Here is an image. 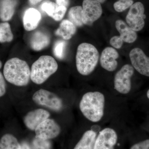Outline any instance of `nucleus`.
I'll list each match as a JSON object with an SVG mask.
<instances>
[{"label":"nucleus","instance_id":"1","mask_svg":"<svg viewBox=\"0 0 149 149\" xmlns=\"http://www.w3.org/2000/svg\"><path fill=\"white\" fill-rule=\"evenodd\" d=\"M107 102L104 93L100 91H89L81 97L79 108L87 120L97 124L101 122L105 116Z\"/></svg>","mask_w":149,"mask_h":149},{"label":"nucleus","instance_id":"23","mask_svg":"<svg viewBox=\"0 0 149 149\" xmlns=\"http://www.w3.org/2000/svg\"><path fill=\"white\" fill-rule=\"evenodd\" d=\"M13 38L10 24L6 22L0 23V42H9L12 41Z\"/></svg>","mask_w":149,"mask_h":149},{"label":"nucleus","instance_id":"3","mask_svg":"<svg viewBox=\"0 0 149 149\" xmlns=\"http://www.w3.org/2000/svg\"><path fill=\"white\" fill-rule=\"evenodd\" d=\"M99 59L98 51L92 44L83 43L78 46L75 60L77 71L81 75L91 74L95 69Z\"/></svg>","mask_w":149,"mask_h":149},{"label":"nucleus","instance_id":"16","mask_svg":"<svg viewBox=\"0 0 149 149\" xmlns=\"http://www.w3.org/2000/svg\"><path fill=\"white\" fill-rule=\"evenodd\" d=\"M115 27L123 42L132 43L137 40V34L136 31L129 27L125 22L121 19L116 20Z\"/></svg>","mask_w":149,"mask_h":149},{"label":"nucleus","instance_id":"30","mask_svg":"<svg viewBox=\"0 0 149 149\" xmlns=\"http://www.w3.org/2000/svg\"><path fill=\"white\" fill-rule=\"evenodd\" d=\"M56 3L60 6H63L67 8L69 5V0H56Z\"/></svg>","mask_w":149,"mask_h":149},{"label":"nucleus","instance_id":"13","mask_svg":"<svg viewBox=\"0 0 149 149\" xmlns=\"http://www.w3.org/2000/svg\"><path fill=\"white\" fill-rule=\"evenodd\" d=\"M119 57V54L115 49L111 47H107L102 52L100 63L102 67L104 69L113 72L118 67L116 59Z\"/></svg>","mask_w":149,"mask_h":149},{"label":"nucleus","instance_id":"17","mask_svg":"<svg viewBox=\"0 0 149 149\" xmlns=\"http://www.w3.org/2000/svg\"><path fill=\"white\" fill-rule=\"evenodd\" d=\"M50 42L49 36L45 32L38 30L32 35L30 40V46L34 51H40L48 47Z\"/></svg>","mask_w":149,"mask_h":149},{"label":"nucleus","instance_id":"19","mask_svg":"<svg viewBox=\"0 0 149 149\" xmlns=\"http://www.w3.org/2000/svg\"><path fill=\"white\" fill-rule=\"evenodd\" d=\"M76 32V26L68 19H64L60 24L55 34L61 37L64 40H68L72 38Z\"/></svg>","mask_w":149,"mask_h":149},{"label":"nucleus","instance_id":"18","mask_svg":"<svg viewBox=\"0 0 149 149\" xmlns=\"http://www.w3.org/2000/svg\"><path fill=\"white\" fill-rule=\"evenodd\" d=\"M97 132L93 129L86 130L73 149H93L97 137Z\"/></svg>","mask_w":149,"mask_h":149},{"label":"nucleus","instance_id":"27","mask_svg":"<svg viewBox=\"0 0 149 149\" xmlns=\"http://www.w3.org/2000/svg\"><path fill=\"white\" fill-rule=\"evenodd\" d=\"M123 41L119 36H114L110 40V44L113 47L119 49L122 47Z\"/></svg>","mask_w":149,"mask_h":149},{"label":"nucleus","instance_id":"11","mask_svg":"<svg viewBox=\"0 0 149 149\" xmlns=\"http://www.w3.org/2000/svg\"><path fill=\"white\" fill-rule=\"evenodd\" d=\"M129 57L134 69L142 75L149 77V57L140 48H134L130 51Z\"/></svg>","mask_w":149,"mask_h":149},{"label":"nucleus","instance_id":"5","mask_svg":"<svg viewBox=\"0 0 149 149\" xmlns=\"http://www.w3.org/2000/svg\"><path fill=\"white\" fill-rule=\"evenodd\" d=\"M134 73V68L131 65H124L116 74L113 81L114 90L118 94L126 95L132 88L131 78Z\"/></svg>","mask_w":149,"mask_h":149},{"label":"nucleus","instance_id":"26","mask_svg":"<svg viewBox=\"0 0 149 149\" xmlns=\"http://www.w3.org/2000/svg\"><path fill=\"white\" fill-rule=\"evenodd\" d=\"M33 149H50L51 143L49 140L36 138L32 142Z\"/></svg>","mask_w":149,"mask_h":149},{"label":"nucleus","instance_id":"24","mask_svg":"<svg viewBox=\"0 0 149 149\" xmlns=\"http://www.w3.org/2000/svg\"><path fill=\"white\" fill-rule=\"evenodd\" d=\"M66 46V42L63 40H58L56 42L54 47L53 52L56 57L60 59L63 58Z\"/></svg>","mask_w":149,"mask_h":149},{"label":"nucleus","instance_id":"12","mask_svg":"<svg viewBox=\"0 0 149 149\" xmlns=\"http://www.w3.org/2000/svg\"><path fill=\"white\" fill-rule=\"evenodd\" d=\"M50 114L46 110L37 109L29 112L24 118V125L29 130H35L40 123L49 118Z\"/></svg>","mask_w":149,"mask_h":149},{"label":"nucleus","instance_id":"9","mask_svg":"<svg viewBox=\"0 0 149 149\" xmlns=\"http://www.w3.org/2000/svg\"><path fill=\"white\" fill-rule=\"evenodd\" d=\"M82 9L83 24L86 25H92L102 14L101 5L97 1L84 0Z\"/></svg>","mask_w":149,"mask_h":149},{"label":"nucleus","instance_id":"14","mask_svg":"<svg viewBox=\"0 0 149 149\" xmlns=\"http://www.w3.org/2000/svg\"><path fill=\"white\" fill-rule=\"evenodd\" d=\"M41 8L48 16L57 21H60L63 18L67 11L65 7L58 6L56 3L49 0L42 3Z\"/></svg>","mask_w":149,"mask_h":149},{"label":"nucleus","instance_id":"2","mask_svg":"<svg viewBox=\"0 0 149 149\" xmlns=\"http://www.w3.org/2000/svg\"><path fill=\"white\" fill-rule=\"evenodd\" d=\"M30 74L27 63L17 58L9 60L4 66V77L8 82L15 86L22 87L28 85Z\"/></svg>","mask_w":149,"mask_h":149},{"label":"nucleus","instance_id":"28","mask_svg":"<svg viewBox=\"0 0 149 149\" xmlns=\"http://www.w3.org/2000/svg\"><path fill=\"white\" fill-rule=\"evenodd\" d=\"M130 149H149V139L134 144Z\"/></svg>","mask_w":149,"mask_h":149},{"label":"nucleus","instance_id":"31","mask_svg":"<svg viewBox=\"0 0 149 149\" xmlns=\"http://www.w3.org/2000/svg\"><path fill=\"white\" fill-rule=\"evenodd\" d=\"M20 149H32L27 143H23L21 144Z\"/></svg>","mask_w":149,"mask_h":149},{"label":"nucleus","instance_id":"4","mask_svg":"<svg viewBox=\"0 0 149 149\" xmlns=\"http://www.w3.org/2000/svg\"><path fill=\"white\" fill-rule=\"evenodd\" d=\"M58 68V65L54 58L41 56L32 65L30 79L35 84L41 85L56 72Z\"/></svg>","mask_w":149,"mask_h":149},{"label":"nucleus","instance_id":"33","mask_svg":"<svg viewBox=\"0 0 149 149\" xmlns=\"http://www.w3.org/2000/svg\"><path fill=\"white\" fill-rule=\"evenodd\" d=\"M93 1H97L99 2L100 3H104L106 0H93Z\"/></svg>","mask_w":149,"mask_h":149},{"label":"nucleus","instance_id":"29","mask_svg":"<svg viewBox=\"0 0 149 149\" xmlns=\"http://www.w3.org/2000/svg\"><path fill=\"white\" fill-rule=\"evenodd\" d=\"M6 84L4 77L0 72V97L4 95L6 93Z\"/></svg>","mask_w":149,"mask_h":149},{"label":"nucleus","instance_id":"15","mask_svg":"<svg viewBox=\"0 0 149 149\" xmlns=\"http://www.w3.org/2000/svg\"><path fill=\"white\" fill-rule=\"evenodd\" d=\"M41 18L42 15L39 10L33 8L27 9L24 12L22 18L24 29L31 31L36 29Z\"/></svg>","mask_w":149,"mask_h":149},{"label":"nucleus","instance_id":"34","mask_svg":"<svg viewBox=\"0 0 149 149\" xmlns=\"http://www.w3.org/2000/svg\"><path fill=\"white\" fill-rule=\"evenodd\" d=\"M147 97L149 100V89L147 92Z\"/></svg>","mask_w":149,"mask_h":149},{"label":"nucleus","instance_id":"25","mask_svg":"<svg viewBox=\"0 0 149 149\" xmlns=\"http://www.w3.org/2000/svg\"><path fill=\"white\" fill-rule=\"evenodd\" d=\"M133 4V0H118L114 3L113 8L118 12H122L130 7Z\"/></svg>","mask_w":149,"mask_h":149},{"label":"nucleus","instance_id":"8","mask_svg":"<svg viewBox=\"0 0 149 149\" xmlns=\"http://www.w3.org/2000/svg\"><path fill=\"white\" fill-rule=\"evenodd\" d=\"M118 141L116 130L111 126L105 127L97 135L93 149H115Z\"/></svg>","mask_w":149,"mask_h":149},{"label":"nucleus","instance_id":"22","mask_svg":"<svg viewBox=\"0 0 149 149\" xmlns=\"http://www.w3.org/2000/svg\"><path fill=\"white\" fill-rule=\"evenodd\" d=\"M68 17L71 22L76 27L83 26V9L81 6H75L70 9Z\"/></svg>","mask_w":149,"mask_h":149},{"label":"nucleus","instance_id":"32","mask_svg":"<svg viewBox=\"0 0 149 149\" xmlns=\"http://www.w3.org/2000/svg\"><path fill=\"white\" fill-rule=\"evenodd\" d=\"M42 1V0H29V1L30 4L32 5H35L38 3Z\"/></svg>","mask_w":149,"mask_h":149},{"label":"nucleus","instance_id":"10","mask_svg":"<svg viewBox=\"0 0 149 149\" xmlns=\"http://www.w3.org/2000/svg\"><path fill=\"white\" fill-rule=\"evenodd\" d=\"M35 131L36 138L49 140L54 139L59 135L61 128L54 119L49 118L40 123Z\"/></svg>","mask_w":149,"mask_h":149},{"label":"nucleus","instance_id":"20","mask_svg":"<svg viewBox=\"0 0 149 149\" xmlns=\"http://www.w3.org/2000/svg\"><path fill=\"white\" fill-rule=\"evenodd\" d=\"M17 0H2L0 4V18L3 21L10 20L13 16Z\"/></svg>","mask_w":149,"mask_h":149},{"label":"nucleus","instance_id":"7","mask_svg":"<svg viewBox=\"0 0 149 149\" xmlns=\"http://www.w3.org/2000/svg\"><path fill=\"white\" fill-rule=\"evenodd\" d=\"M145 8L143 4L137 2L130 7L126 15V22L127 24L136 32L140 31L145 26Z\"/></svg>","mask_w":149,"mask_h":149},{"label":"nucleus","instance_id":"35","mask_svg":"<svg viewBox=\"0 0 149 149\" xmlns=\"http://www.w3.org/2000/svg\"><path fill=\"white\" fill-rule=\"evenodd\" d=\"M2 65L1 62V61H0V68H1Z\"/></svg>","mask_w":149,"mask_h":149},{"label":"nucleus","instance_id":"6","mask_svg":"<svg viewBox=\"0 0 149 149\" xmlns=\"http://www.w3.org/2000/svg\"><path fill=\"white\" fill-rule=\"evenodd\" d=\"M35 103L55 111H60L63 107L61 99L56 94L45 89L36 91L32 97Z\"/></svg>","mask_w":149,"mask_h":149},{"label":"nucleus","instance_id":"21","mask_svg":"<svg viewBox=\"0 0 149 149\" xmlns=\"http://www.w3.org/2000/svg\"><path fill=\"white\" fill-rule=\"evenodd\" d=\"M21 144L12 134H5L0 140V149H20Z\"/></svg>","mask_w":149,"mask_h":149}]
</instances>
